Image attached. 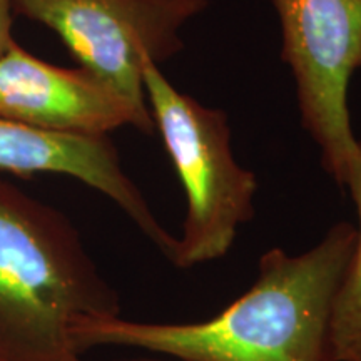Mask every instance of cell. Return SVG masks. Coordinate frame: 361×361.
I'll use <instances>...</instances> for the list:
<instances>
[{
	"label": "cell",
	"mask_w": 361,
	"mask_h": 361,
	"mask_svg": "<svg viewBox=\"0 0 361 361\" xmlns=\"http://www.w3.org/2000/svg\"><path fill=\"white\" fill-rule=\"evenodd\" d=\"M345 189L355 202L358 226H355L353 251L333 305L331 345L335 361H361V144L360 159Z\"/></svg>",
	"instance_id": "cell-8"
},
{
	"label": "cell",
	"mask_w": 361,
	"mask_h": 361,
	"mask_svg": "<svg viewBox=\"0 0 361 361\" xmlns=\"http://www.w3.org/2000/svg\"><path fill=\"white\" fill-rule=\"evenodd\" d=\"M123 361H168V360H157V358H133V360H123Z\"/></svg>",
	"instance_id": "cell-10"
},
{
	"label": "cell",
	"mask_w": 361,
	"mask_h": 361,
	"mask_svg": "<svg viewBox=\"0 0 361 361\" xmlns=\"http://www.w3.org/2000/svg\"><path fill=\"white\" fill-rule=\"evenodd\" d=\"M119 313L69 219L0 179V361H82L74 326Z\"/></svg>",
	"instance_id": "cell-2"
},
{
	"label": "cell",
	"mask_w": 361,
	"mask_h": 361,
	"mask_svg": "<svg viewBox=\"0 0 361 361\" xmlns=\"http://www.w3.org/2000/svg\"><path fill=\"white\" fill-rule=\"evenodd\" d=\"M0 117L57 133L107 135L133 126L151 134L133 107L84 67L52 66L16 40L0 56Z\"/></svg>",
	"instance_id": "cell-6"
},
{
	"label": "cell",
	"mask_w": 361,
	"mask_h": 361,
	"mask_svg": "<svg viewBox=\"0 0 361 361\" xmlns=\"http://www.w3.org/2000/svg\"><path fill=\"white\" fill-rule=\"evenodd\" d=\"M0 173L69 176L96 189L137 226L171 259L176 238L156 219L137 186L121 166L107 135L45 130L0 117Z\"/></svg>",
	"instance_id": "cell-7"
},
{
	"label": "cell",
	"mask_w": 361,
	"mask_h": 361,
	"mask_svg": "<svg viewBox=\"0 0 361 361\" xmlns=\"http://www.w3.org/2000/svg\"><path fill=\"white\" fill-rule=\"evenodd\" d=\"M13 16H16V12H13L12 0H0V56L13 42Z\"/></svg>",
	"instance_id": "cell-9"
},
{
	"label": "cell",
	"mask_w": 361,
	"mask_h": 361,
	"mask_svg": "<svg viewBox=\"0 0 361 361\" xmlns=\"http://www.w3.org/2000/svg\"><path fill=\"white\" fill-rule=\"evenodd\" d=\"M301 124L340 188L360 159L348 89L361 67V0H273Z\"/></svg>",
	"instance_id": "cell-5"
},
{
	"label": "cell",
	"mask_w": 361,
	"mask_h": 361,
	"mask_svg": "<svg viewBox=\"0 0 361 361\" xmlns=\"http://www.w3.org/2000/svg\"><path fill=\"white\" fill-rule=\"evenodd\" d=\"M356 228L338 223L300 255L273 247L255 283L213 318L191 323L85 319L72 329L80 355L101 346L139 348L179 361H335L333 305Z\"/></svg>",
	"instance_id": "cell-1"
},
{
	"label": "cell",
	"mask_w": 361,
	"mask_h": 361,
	"mask_svg": "<svg viewBox=\"0 0 361 361\" xmlns=\"http://www.w3.org/2000/svg\"><path fill=\"white\" fill-rule=\"evenodd\" d=\"M142 80L154 129L186 194V219L171 261L194 268L223 258L255 214L256 176L234 156L223 111L180 92L154 62L144 67Z\"/></svg>",
	"instance_id": "cell-3"
},
{
	"label": "cell",
	"mask_w": 361,
	"mask_h": 361,
	"mask_svg": "<svg viewBox=\"0 0 361 361\" xmlns=\"http://www.w3.org/2000/svg\"><path fill=\"white\" fill-rule=\"evenodd\" d=\"M13 12L54 30L80 67L111 87L154 133L142 72L183 49L207 0H12Z\"/></svg>",
	"instance_id": "cell-4"
}]
</instances>
